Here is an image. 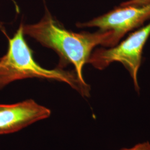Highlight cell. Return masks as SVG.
I'll list each match as a JSON object with an SVG mask.
<instances>
[{
	"mask_svg": "<svg viewBox=\"0 0 150 150\" xmlns=\"http://www.w3.org/2000/svg\"><path fill=\"white\" fill-rule=\"evenodd\" d=\"M23 32L44 46L53 49L62 59L74 65L76 74L83 83H86L83 68L93 49L98 45L111 47L119 42L111 30L95 33L68 31L60 27L48 12L38 23L23 26Z\"/></svg>",
	"mask_w": 150,
	"mask_h": 150,
	"instance_id": "1",
	"label": "cell"
},
{
	"mask_svg": "<svg viewBox=\"0 0 150 150\" xmlns=\"http://www.w3.org/2000/svg\"><path fill=\"white\" fill-rule=\"evenodd\" d=\"M23 35L21 24L14 36L9 39L7 54L0 59V90L15 81L36 77L64 82L83 96H90V87L82 82L76 74L59 69L47 70L38 64Z\"/></svg>",
	"mask_w": 150,
	"mask_h": 150,
	"instance_id": "2",
	"label": "cell"
},
{
	"mask_svg": "<svg viewBox=\"0 0 150 150\" xmlns=\"http://www.w3.org/2000/svg\"><path fill=\"white\" fill-rule=\"evenodd\" d=\"M150 36V22L131 33L121 42L108 49L98 48L92 54L87 63L98 70H103L113 62L123 64L132 79L136 91L139 92L137 75L142 62L143 49Z\"/></svg>",
	"mask_w": 150,
	"mask_h": 150,
	"instance_id": "3",
	"label": "cell"
},
{
	"mask_svg": "<svg viewBox=\"0 0 150 150\" xmlns=\"http://www.w3.org/2000/svg\"><path fill=\"white\" fill-rule=\"evenodd\" d=\"M150 18V4L144 6L122 5L105 15L79 25V27H96L101 31H113L120 40L128 32L142 25Z\"/></svg>",
	"mask_w": 150,
	"mask_h": 150,
	"instance_id": "4",
	"label": "cell"
},
{
	"mask_svg": "<svg viewBox=\"0 0 150 150\" xmlns=\"http://www.w3.org/2000/svg\"><path fill=\"white\" fill-rule=\"evenodd\" d=\"M51 111L33 100L12 105H0V135L17 132L47 118Z\"/></svg>",
	"mask_w": 150,
	"mask_h": 150,
	"instance_id": "5",
	"label": "cell"
},
{
	"mask_svg": "<svg viewBox=\"0 0 150 150\" xmlns=\"http://www.w3.org/2000/svg\"><path fill=\"white\" fill-rule=\"evenodd\" d=\"M150 4V0H129L122 2V5L134 6H144Z\"/></svg>",
	"mask_w": 150,
	"mask_h": 150,
	"instance_id": "6",
	"label": "cell"
},
{
	"mask_svg": "<svg viewBox=\"0 0 150 150\" xmlns=\"http://www.w3.org/2000/svg\"><path fill=\"white\" fill-rule=\"evenodd\" d=\"M120 150H150V143L149 142H144L135 145L133 147L126 149L124 148Z\"/></svg>",
	"mask_w": 150,
	"mask_h": 150,
	"instance_id": "7",
	"label": "cell"
}]
</instances>
